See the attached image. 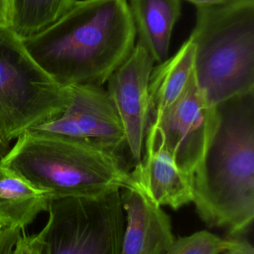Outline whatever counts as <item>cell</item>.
Returning <instances> with one entry per match:
<instances>
[{"label":"cell","instance_id":"1","mask_svg":"<svg viewBox=\"0 0 254 254\" xmlns=\"http://www.w3.org/2000/svg\"><path fill=\"white\" fill-rule=\"evenodd\" d=\"M23 43L60 84L102 86L132 52L136 33L127 0H75Z\"/></svg>","mask_w":254,"mask_h":254},{"label":"cell","instance_id":"2","mask_svg":"<svg viewBox=\"0 0 254 254\" xmlns=\"http://www.w3.org/2000/svg\"><path fill=\"white\" fill-rule=\"evenodd\" d=\"M214 107L212 132L193 174V199L200 219L231 235L254 218V92Z\"/></svg>","mask_w":254,"mask_h":254},{"label":"cell","instance_id":"3","mask_svg":"<svg viewBox=\"0 0 254 254\" xmlns=\"http://www.w3.org/2000/svg\"><path fill=\"white\" fill-rule=\"evenodd\" d=\"M0 163L53 199L99 198L139 182L122 155L97 145L33 130L22 133Z\"/></svg>","mask_w":254,"mask_h":254},{"label":"cell","instance_id":"4","mask_svg":"<svg viewBox=\"0 0 254 254\" xmlns=\"http://www.w3.org/2000/svg\"><path fill=\"white\" fill-rule=\"evenodd\" d=\"M193 75L209 106L254 92V0L196 7Z\"/></svg>","mask_w":254,"mask_h":254},{"label":"cell","instance_id":"5","mask_svg":"<svg viewBox=\"0 0 254 254\" xmlns=\"http://www.w3.org/2000/svg\"><path fill=\"white\" fill-rule=\"evenodd\" d=\"M71 87L52 78L30 56L23 39L0 26V135L8 143L51 120L68 105Z\"/></svg>","mask_w":254,"mask_h":254},{"label":"cell","instance_id":"6","mask_svg":"<svg viewBox=\"0 0 254 254\" xmlns=\"http://www.w3.org/2000/svg\"><path fill=\"white\" fill-rule=\"evenodd\" d=\"M42 254H120L125 217L120 190L99 198L53 199Z\"/></svg>","mask_w":254,"mask_h":254},{"label":"cell","instance_id":"7","mask_svg":"<svg viewBox=\"0 0 254 254\" xmlns=\"http://www.w3.org/2000/svg\"><path fill=\"white\" fill-rule=\"evenodd\" d=\"M65 109L29 130L68 137L97 145L122 155L125 131L106 89L99 85H72Z\"/></svg>","mask_w":254,"mask_h":254},{"label":"cell","instance_id":"8","mask_svg":"<svg viewBox=\"0 0 254 254\" xmlns=\"http://www.w3.org/2000/svg\"><path fill=\"white\" fill-rule=\"evenodd\" d=\"M214 121V107L200 93L192 74L180 98L167 109L150 116L178 167L193 178L205 152Z\"/></svg>","mask_w":254,"mask_h":254},{"label":"cell","instance_id":"9","mask_svg":"<svg viewBox=\"0 0 254 254\" xmlns=\"http://www.w3.org/2000/svg\"><path fill=\"white\" fill-rule=\"evenodd\" d=\"M153 67L154 61L150 54L135 43L132 52L106 81V92L125 131L126 150L133 168L142 162L144 155L150 120L149 79Z\"/></svg>","mask_w":254,"mask_h":254},{"label":"cell","instance_id":"10","mask_svg":"<svg viewBox=\"0 0 254 254\" xmlns=\"http://www.w3.org/2000/svg\"><path fill=\"white\" fill-rule=\"evenodd\" d=\"M120 195L125 217L120 254H165L176 240L169 214L140 183Z\"/></svg>","mask_w":254,"mask_h":254},{"label":"cell","instance_id":"11","mask_svg":"<svg viewBox=\"0 0 254 254\" xmlns=\"http://www.w3.org/2000/svg\"><path fill=\"white\" fill-rule=\"evenodd\" d=\"M133 173L148 194L161 206L173 209L192 202V177L183 172L166 149L159 131L148 124L142 162Z\"/></svg>","mask_w":254,"mask_h":254},{"label":"cell","instance_id":"12","mask_svg":"<svg viewBox=\"0 0 254 254\" xmlns=\"http://www.w3.org/2000/svg\"><path fill=\"white\" fill-rule=\"evenodd\" d=\"M141 45L160 64L169 58L172 33L182 14V0H127Z\"/></svg>","mask_w":254,"mask_h":254},{"label":"cell","instance_id":"13","mask_svg":"<svg viewBox=\"0 0 254 254\" xmlns=\"http://www.w3.org/2000/svg\"><path fill=\"white\" fill-rule=\"evenodd\" d=\"M51 193L38 188L16 170L0 163V227L24 231L47 211Z\"/></svg>","mask_w":254,"mask_h":254},{"label":"cell","instance_id":"14","mask_svg":"<svg viewBox=\"0 0 254 254\" xmlns=\"http://www.w3.org/2000/svg\"><path fill=\"white\" fill-rule=\"evenodd\" d=\"M193 44L188 39L177 53L153 67L149 79L150 116L159 113L184 93L193 74Z\"/></svg>","mask_w":254,"mask_h":254},{"label":"cell","instance_id":"15","mask_svg":"<svg viewBox=\"0 0 254 254\" xmlns=\"http://www.w3.org/2000/svg\"><path fill=\"white\" fill-rule=\"evenodd\" d=\"M75 0H12L9 27L21 39L57 21Z\"/></svg>","mask_w":254,"mask_h":254},{"label":"cell","instance_id":"16","mask_svg":"<svg viewBox=\"0 0 254 254\" xmlns=\"http://www.w3.org/2000/svg\"><path fill=\"white\" fill-rule=\"evenodd\" d=\"M234 241L235 238L223 239L209 231L199 230L175 240L165 254H221Z\"/></svg>","mask_w":254,"mask_h":254},{"label":"cell","instance_id":"17","mask_svg":"<svg viewBox=\"0 0 254 254\" xmlns=\"http://www.w3.org/2000/svg\"><path fill=\"white\" fill-rule=\"evenodd\" d=\"M43 251V232L40 230L35 234L21 232L14 254H42Z\"/></svg>","mask_w":254,"mask_h":254},{"label":"cell","instance_id":"18","mask_svg":"<svg viewBox=\"0 0 254 254\" xmlns=\"http://www.w3.org/2000/svg\"><path fill=\"white\" fill-rule=\"evenodd\" d=\"M21 230L13 228L0 229V254H14Z\"/></svg>","mask_w":254,"mask_h":254},{"label":"cell","instance_id":"19","mask_svg":"<svg viewBox=\"0 0 254 254\" xmlns=\"http://www.w3.org/2000/svg\"><path fill=\"white\" fill-rule=\"evenodd\" d=\"M221 254H254V248L249 241L235 238L234 244Z\"/></svg>","mask_w":254,"mask_h":254},{"label":"cell","instance_id":"20","mask_svg":"<svg viewBox=\"0 0 254 254\" xmlns=\"http://www.w3.org/2000/svg\"><path fill=\"white\" fill-rule=\"evenodd\" d=\"M12 0H0V26L10 25Z\"/></svg>","mask_w":254,"mask_h":254},{"label":"cell","instance_id":"21","mask_svg":"<svg viewBox=\"0 0 254 254\" xmlns=\"http://www.w3.org/2000/svg\"><path fill=\"white\" fill-rule=\"evenodd\" d=\"M184 1H187V2H190V3L193 4V5H195V7H200V6H208V5L222 3V2L227 1V0H184Z\"/></svg>","mask_w":254,"mask_h":254},{"label":"cell","instance_id":"22","mask_svg":"<svg viewBox=\"0 0 254 254\" xmlns=\"http://www.w3.org/2000/svg\"><path fill=\"white\" fill-rule=\"evenodd\" d=\"M9 149H10V143L6 142L0 135V159H2L6 155Z\"/></svg>","mask_w":254,"mask_h":254}]
</instances>
